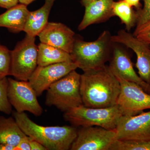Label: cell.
I'll list each match as a JSON object with an SVG mask.
<instances>
[{
    "mask_svg": "<svg viewBox=\"0 0 150 150\" xmlns=\"http://www.w3.org/2000/svg\"><path fill=\"white\" fill-rule=\"evenodd\" d=\"M120 92V83L108 66L87 70L81 75V96L86 107L116 105Z\"/></svg>",
    "mask_w": 150,
    "mask_h": 150,
    "instance_id": "cell-1",
    "label": "cell"
},
{
    "mask_svg": "<svg viewBox=\"0 0 150 150\" xmlns=\"http://www.w3.org/2000/svg\"><path fill=\"white\" fill-rule=\"evenodd\" d=\"M13 118L25 135L39 142L47 150L70 149L77 135L74 126L38 125L24 112H13Z\"/></svg>",
    "mask_w": 150,
    "mask_h": 150,
    "instance_id": "cell-2",
    "label": "cell"
},
{
    "mask_svg": "<svg viewBox=\"0 0 150 150\" xmlns=\"http://www.w3.org/2000/svg\"><path fill=\"white\" fill-rule=\"evenodd\" d=\"M108 30L100 34L96 40L85 41L76 36L72 51V60L78 68L83 71L102 67L109 61L114 43Z\"/></svg>",
    "mask_w": 150,
    "mask_h": 150,
    "instance_id": "cell-3",
    "label": "cell"
},
{
    "mask_svg": "<svg viewBox=\"0 0 150 150\" xmlns=\"http://www.w3.org/2000/svg\"><path fill=\"white\" fill-rule=\"evenodd\" d=\"M122 115L117 104L105 108L88 107L83 104L65 112L64 118L75 127L96 126L114 129Z\"/></svg>",
    "mask_w": 150,
    "mask_h": 150,
    "instance_id": "cell-4",
    "label": "cell"
},
{
    "mask_svg": "<svg viewBox=\"0 0 150 150\" xmlns=\"http://www.w3.org/2000/svg\"><path fill=\"white\" fill-rule=\"evenodd\" d=\"M80 81L81 75L76 70L56 81L47 90L45 104L64 112L83 104Z\"/></svg>",
    "mask_w": 150,
    "mask_h": 150,
    "instance_id": "cell-5",
    "label": "cell"
},
{
    "mask_svg": "<svg viewBox=\"0 0 150 150\" xmlns=\"http://www.w3.org/2000/svg\"><path fill=\"white\" fill-rule=\"evenodd\" d=\"M38 55L35 37L26 35L11 51L10 76L19 81H28L38 67Z\"/></svg>",
    "mask_w": 150,
    "mask_h": 150,
    "instance_id": "cell-6",
    "label": "cell"
},
{
    "mask_svg": "<svg viewBox=\"0 0 150 150\" xmlns=\"http://www.w3.org/2000/svg\"><path fill=\"white\" fill-rule=\"evenodd\" d=\"M121 85V92L117 100L123 115H137L150 109V94L135 83L115 75Z\"/></svg>",
    "mask_w": 150,
    "mask_h": 150,
    "instance_id": "cell-7",
    "label": "cell"
},
{
    "mask_svg": "<svg viewBox=\"0 0 150 150\" xmlns=\"http://www.w3.org/2000/svg\"><path fill=\"white\" fill-rule=\"evenodd\" d=\"M117 140L115 129H107L99 126L81 127L70 149L110 150Z\"/></svg>",
    "mask_w": 150,
    "mask_h": 150,
    "instance_id": "cell-8",
    "label": "cell"
},
{
    "mask_svg": "<svg viewBox=\"0 0 150 150\" xmlns=\"http://www.w3.org/2000/svg\"><path fill=\"white\" fill-rule=\"evenodd\" d=\"M8 96L16 112L27 111L40 116L43 109L38 103L37 94L28 81H17L8 78Z\"/></svg>",
    "mask_w": 150,
    "mask_h": 150,
    "instance_id": "cell-9",
    "label": "cell"
},
{
    "mask_svg": "<svg viewBox=\"0 0 150 150\" xmlns=\"http://www.w3.org/2000/svg\"><path fill=\"white\" fill-rule=\"evenodd\" d=\"M115 129L117 140H150V111L136 115H122Z\"/></svg>",
    "mask_w": 150,
    "mask_h": 150,
    "instance_id": "cell-10",
    "label": "cell"
},
{
    "mask_svg": "<svg viewBox=\"0 0 150 150\" xmlns=\"http://www.w3.org/2000/svg\"><path fill=\"white\" fill-rule=\"evenodd\" d=\"M111 38L113 43L123 44L134 51L137 56L136 66L139 76L150 85V44L139 40L125 30H120Z\"/></svg>",
    "mask_w": 150,
    "mask_h": 150,
    "instance_id": "cell-11",
    "label": "cell"
},
{
    "mask_svg": "<svg viewBox=\"0 0 150 150\" xmlns=\"http://www.w3.org/2000/svg\"><path fill=\"white\" fill-rule=\"evenodd\" d=\"M77 68V66L73 61L45 67L38 66L28 82L34 89L37 96H40L52 84Z\"/></svg>",
    "mask_w": 150,
    "mask_h": 150,
    "instance_id": "cell-12",
    "label": "cell"
},
{
    "mask_svg": "<svg viewBox=\"0 0 150 150\" xmlns=\"http://www.w3.org/2000/svg\"><path fill=\"white\" fill-rule=\"evenodd\" d=\"M109 67L114 75L135 83L150 94V85L143 81L134 69L129 54L123 48L114 43Z\"/></svg>",
    "mask_w": 150,
    "mask_h": 150,
    "instance_id": "cell-13",
    "label": "cell"
},
{
    "mask_svg": "<svg viewBox=\"0 0 150 150\" xmlns=\"http://www.w3.org/2000/svg\"><path fill=\"white\" fill-rule=\"evenodd\" d=\"M40 42L62 49L71 54L76 35L71 28L61 23L48 22L38 34Z\"/></svg>",
    "mask_w": 150,
    "mask_h": 150,
    "instance_id": "cell-14",
    "label": "cell"
},
{
    "mask_svg": "<svg viewBox=\"0 0 150 150\" xmlns=\"http://www.w3.org/2000/svg\"><path fill=\"white\" fill-rule=\"evenodd\" d=\"M113 0H95L85 6L84 15L78 26L80 31L92 24L107 21L114 16L112 11Z\"/></svg>",
    "mask_w": 150,
    "mask_h": 150,
    "instance_id": "cell-15",
    "label": "cell"
},
{
    "mask_svg": "<svg viewBox=\"0 0 150 150\" xmlns=\"http://www.w3.org/2000/svg\"><path fill=\"white\" fill-rule=\"evenodd\" d=\"M55 1L45 0L44 4L40 8L29 12L23 29L26 35L35 37L46 27Z\"/></svg>",
    "mask_w": 150,
    "mask_h": 150,
    "instance_id": "cell-16",
    "label": "cell"
},
{
    "mask_svg": "<svg viewBox=\"0 0 150 150\" xmlns=\"http://www.w3.org/2000/svg\"><path fill=\"white\" fill-rule=\"evenodd\" d=\"M29 12L27 6L21 4L7 9L0 15V27L6 28L14 33L23 31Z\"/></svg>",
    "mask_w": 150,
    "mask_h": 150,
    "instance_id": "cell-17",
    "label": "cell"
},
{
    "mask_svg": "<svg viewBox=\"0 0 150 150\" xmlns=\"http://www.w3.org/2000/svg\"><path fill=\"white\" fill-rule=\"evenodd\" d=\"M25 136L14 118L0 116V144L17 146Z\"/></svg>",
    "mask_w": 150,
    "mask_h": 150,
    "instance_id": "cell-18",
    "label": "cell"
},
{
    "mask_svg": "<svg viewBox=\"0 0 150 150\" xmlns=\"http://www.w3.org/2000/svg\"><path fill=\"white\" fill-rule=\"evenodd\" d=\"M38 66L48 65L72 61L71 54L46 43H40L38 46Z\"/></svg>",
    "mask_w": 150,
    "mask_h": 150,
    "instance_id": "cell-19",
    "label": "cell"
},
{
    "mask_svg": "<svg viewBox=\"0 0 150 150\" xmlns=\"http://www.w3.org/2000/svg\"><path fill=\"white\" fill-rule=\"evenodd\" d=\"M112 11L114 16L118 17L121 23L125 25L126 31L130 32L136 25L137 21V12L133 9L128 3L123 0L113 1Z\"/></svg>",
    "mask_w": 150,
    "mask_h": 150,
    "instance_id": "cell-20",
    "label": "cell"
},
{
    "mask_svg": "<svg viewBox=\"0 0 150 150\" xmlns=\"http://www.w3.org/2000/svg\"><path fill=\"white\" fill-rule=\"evenodd\" d=\"M110 150H150L149 141H120L116 140Z\"/></svg>",
    "mask_w": 150,
    "mask_h": 150,
    "instance_id": "cell-21",
    "label": "cell"
},
{
    "mask_svg": "<svg viewBox=\"0 0 150 150\" xmlns=\"http://www.w3.org/2000/svg\"><path fill=\"white\" fill-rule=\"evenodd\" d=\"M11 51L0 42V80L10 76Z\"/></svg>",
    "mask_w": 150,
    "mask_h": 150,
    "instance_id": "cell-22",
    "label": "cell"
},
{
    "mask_svg": "<svg viewBox=\"0 0 150 150\" xmlns=\"http://www.w3.org/2000/svg\"><path fill=\"white\" fill-rule=\"evenodd\" d=\"M144 7L137 12L136 27L133 35L136 36L140 29L150 22V0H143Z\"/></svg>",
    "mask_w": 150,
    "mask_h": 150,
    "instance_id": "cell-23",
    "label": "cell"
},
{
    "mask_svg": "<svg viewBox=\"0 0 150 150\" xmlns=\"http://www.w3.org/2000/svg\"><path fill=\"white\" fill-rule=\"evenodd\" d=\"M8 79L7 77L0 80V112L7 114L12 112V106L8 96Z\"/></svg>",
    "mask_w": 150,
    "mask_h": 150,
    "instance_id": "cell-24",
    "label": "cell"
},
{
    "mask_svg": "<svg viewBox=\"0 0 150 150\" xmlns=\"http://www.w3.org/2000/svg\"><path fill=\"white\" fill-rule=\"evenodd\" d=\"M16 148L17 150H31L29 137L26 135L22 138Z\"/></svg>",
    "mask_w": 150,
    "mask_h": 150,
    "instance_id": "cell-25",
    "label": "cell"
},
{
    "mask_svg": "<svg viewBox=\"0 0 150 150\" xmlns=\"http://www.w3.org/2000/svg\"><path fill=\"white\" fill-rule=\"evenodd\" d=\"M19 0H0V7L8 9L18 4Z\"/></svg>",
    "mask_w": 150,
    "mask_h": 150,
    "instance_id": "cell-26",
    "label": "cell"
},
{
    "mask_svg": "<svg viewBox=\"0 0 150 150\" xmlns=\"http://www.w3.org/2000/svg\"><path fill=\"white\" fill-rule=\"evenodd\" d=\"M29 138L31 150H47V149L39 142H38L30 137H29Z\"/></svg>",
    "mask_w": 150,
    "mask_h": 150,
    "instance_id": "cell-27",
    "label": "cell"
},
{
    "mask_svg": "<svg viewBox=\"0 0 150 150\" xmlns=\"http://www.w3.org/2000/svg\"><path fill=\"white\" fill-rule=\"evenodd\" d=\"M136 37L139 40L150 45V30L146 32L139 33Z\"/></svg>",
    "mask_w": 150,
    "mask_h": 150,
    "instance_id": "cell-28",
    "label": "cell"
},
{
    "mask_svg": "<svg viewBox=\"0 0 150 150\" xmlns=\"http://www.w3.org/2000/svg\"><path fill=\"white\" fill-rule=\"evenodd\" d=\"M123 1L128 3L132 7L136 8L138 9V10L141 8H140L141 0H123Z\"/></svg>",
    "mask_w": 150,
    "mask_h": 150,
    "instance_id": "cell-29",
    "label": "cell"
},
{
    "mask_svg": "<svg viewBox=\"0 0 150 150\" xmlns=\"http://www.w3.org/2000/svg\"><path fill=\"white\" fill-rule=\"evenodd\" d=\"M0 150H17L16 146L12 145L0 144Z\"/></svg>",
    "mask_w": 150,
    "mask_h": 150,
    "instance_id": "cell-30",
    "label": "cell"
},
{
    "mask_svg": "<svg viewBox=\"0 0 150 150\" xmlns=\"http://www.w3.org/2000/svg\"><path fill=\"white\" fill-rule=\"evenodd\" d=\"M150 30V22L148 23L147 24L145 25L144 26H143V27L137 33V35L139 33H145L147 32V31H149ZM136 35V36H137Z\"/></svg>",
    "mask_w": 150,
    "mask_h": 150,
    "instance_id": "cell-31",
    "label": "cell"
},
{
    "mask_svg": "<svg viewBox=\"0 0 150 150\" xmlns=\"http://www.w3.org/2000/svg\"><path fill=\"white\" fill-rule=\"evenodd\" d=\"M34 1L35 0H19V3L27 6Z\"/></svg>",
    "mask_w": 150,
    "mask_h": 150,
    "instance_id": "cell-32",
    "label": "cell"
},
{
    "mask_svg": "<svg viewBox=\"0 0 150 150\" xmlns=\"http://www.w3.org/2000/svg\"><path fill=\"white\" fill-rule=\"evenodd\" d=\"M95 0H81V4L83 6H85L87 5L88 4L90 3L93 1Z\"/></svg>",
    "mask_w": 150,
    "mask_h": 150,
    "instance_id": "cell-33",
    "label": "cell"
}]
</instances>
